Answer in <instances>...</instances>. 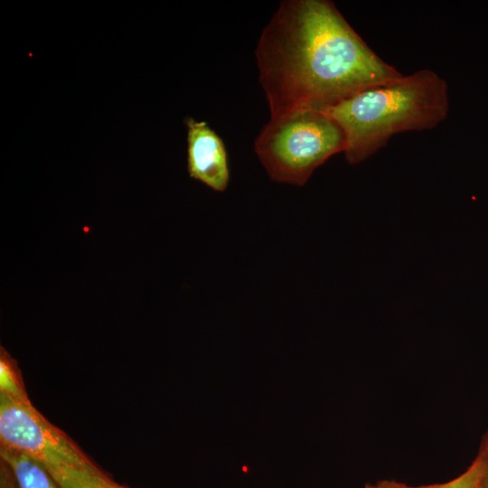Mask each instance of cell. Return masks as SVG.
Masks as SVG:
<instances>
[{"label": "cell", "instance_id": "obj_1", "mask_svg": "<svg viewBox=\"0 0 488 488\" xmlns=\"http://www.w3.org/2000/svg\"><path fill=\"white\" fill-rule=\"evenodd\" d=\"M255 56L270 118L322 110L403 76L329 0L282 1L259 36Z\"/></svg>", "mask_w": 488, "mask_h": 488}, {"label": "cell", "instance_id": "obj_2", "mask_svg": "<svg viewBox=\"0 0 488 488\" xmlns=\"http://www.w3.org/2000/svg\"><path fill=\"white\" fill-rule=\"evenodd\" d=\"M320 111L342 128L345 158L355 164L396 134L431 129L444 121L449 111L448 87L437 73L423 69L361 90Z\"/></svg>", "mask_w": 488, "mask_h": 488}, {"label": "cell", "instance_id": "obj_3", "mask_svg": "<svg viewBox=\"0 0 488 488\" xmlns=\"http://www.w3.org/2000/svg\"><path fill=\"white\" fill-rule=\"evenodd\" d=\"M344 134L329 116L301 109L270 118L254 143V150L270 179L303 186L314 171L343 152Z\"/></svg>", "mask_w": 488, "mask_h": 488}, {"label": "cell", "instance_id": "obj_4", "mask_svg": "<svg viewBox=\"0 0 488 488\" xmlns=\"http://www.w3.org/2000/svg\"><path fill=\"white\" fill-rule=\"evenodd\" d=\"M1 447L27 455L45 466L81 469L98 465L62 430L45 418L32 403L0 394Z\"/></svg>", "mask_w": 488, "mask_h": 488}, {"label": "cell", "instance_id": "obj_5", "mask_svg": "<svg viewBox=\"0 0 488 488\" xmlns=\"http://www.w3.org/2000/svg\"><path fill=\"white\" fill-rule=\"evenodd\" d=\"M184 123L190 176L216 192H224L230 183V168L222 139L205 121L186 117Z\"/></svg>", "mask_w": 488, "mask_h": 488}, {"label": "cell", "instance_id": "obj_6", "mask_svg": "<svg viewBox=\"0 0 488 488\" xmlns=\"http://www.w3.org/2000/svg\"><path fill=\"white\" fill-rule=\"evenodd\" d=\"M488 484V438L471 465L452 480L426 485H409L394 480L368 483L364 488H486Z\"/></svg>", "mask_w": 488, "mask_h": 488}, {"label": "cell", "instance_id": "obj_7", "mask_svg": "<svg viewBox=\"0 0 488 488\" xmlns=\"http://www.w3.org/2000/svg\"><path fill=\"white\" fill-rule=\"evenodd\" d=\"M0 457L9 467L16 488H61L40 462L4 448H0Z\"/></svg>", "mask_w": 488, "mask_h": 488}, {"label": "cell", "instance_id": "obj_8", "mask_svg": "<svg viewBox=\"0 0 488 488\" xmlns=\"http://www.w3.org/2000/svg\"><path fill=\"white\" fill-rule=\"evenodd\" d=\"M43 466L61 488H129L114 482L99 466L91 469L67 465Z\"/></svg>", "mask_w": 488, "mask_h": 488}, {"label": "cell", "instance_id": "obj_9", "mask_svg": "<svg viewBox=\"0 0 488 488\" xmlns=\"http://www.w3.org/2000/svg\"><path fill=\"white\" fill-rule=\"evenodd\" d=\"M0 394L20 402L32 403L17 361L3 347L0 348Z\"/></svg>", "mask_w": 488, "mask_h": 488}, {"label": "cell", "instance_id": "obj_10", "mask_svg": "<svg viewBox=\"0 0 488 488\" xmlns=\"http://www.w3.org/2000/svg\"><path fill=\"white\" fill-rule=\"evenodd\" d=\"M0 488H16L14 480L7 465L1 460Z\"/></svg>", "mask_w": 488, "mask_h": 488}, {"label": "cell", "instance_id": "obj_11", "mask_svg": "<svg viewBox=\"0 0 488 488\" xmlns=\"http://www.w3.org/2000/svg\"><path fill=\"white\" fill-rule=\"evenodd\" d=\"M486 488H488V484H487Z\"/></svg>", "mask_w": 488, "mask_h": 488}]
</instances>
